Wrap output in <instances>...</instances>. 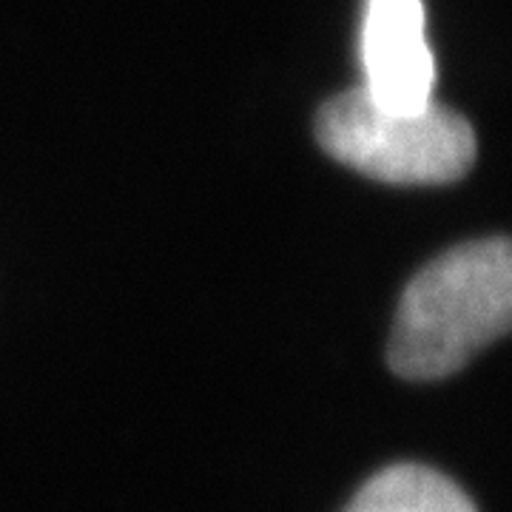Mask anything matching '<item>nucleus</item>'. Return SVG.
Wrapping results in <instances>:
<instances>
[{
    "label": "nucleus",
    "mask_w": 512,
    "mask_h": 512,
    "mask_svg": "<svg viewBox=\"0 0 512 512\" xmlns=\"http://www.w3.org/2000/svg\"><path fill=\"white\" fill-rule=\"evenodd\" d=\"M345 512H476V507L436 470L393 464L370 478Z\"/></svg>",
    "instance_id": "20e7f679"
},
{
    "label": "nucleus",
    "mask_w": 512,
    "mask_h": 512,
    "mask_svg": "<svg viewBox=\"0 0 512 512\" xmlns=\"http://www.w3.org/2000/svg\"><path fill=\"white\" fill-rule=\"evenodd\" d=\"M365 89L376 103L421 109L433 103L436 57L424 35L421 0H367L359 40Z\"/></svg>",
    "instance_id": "7ed1b4c3"
},
{
    "label": "nucleus",
    "mask_w": 512,
    "mask_h": 512,
    "mask_svg": "<svg viewBox=\"0 0 512 512\" xmlns=\"http://www.w3.org/2000/svg\"><path fill=\"white\" fill-rule=\"evenodd\" d=\"M316 137L336 163L390 185L456 183L476 163L473 126L436 100L393 109L353 89L322 106Z\"/></svg>",
    "instance_id": "f03ea898"
},
{
    "label": "nucleus",
    "mask_w": 512,
    "mask_h": 512,
    "mask_svg": "<svg viewBox=\"0 0 512 512\" xmlns=\"http://www.w3.org/2000/svg\"><path fill=\"white\" fill-rule=\"evenodd\" d=\"M512 333V239H478L433 259L407 285L387 362L410 382L444 379Z\"/></svg>",
    "instance_id": "f257e3e1"
}]
</instances>
